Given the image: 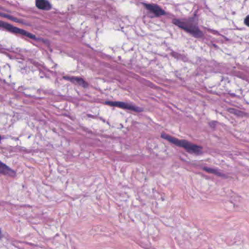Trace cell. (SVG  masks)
Segmentation results:
<instances>
[{
  "instance_id": "1",
  "label": "cell",
  "mask_w": 249,
  "mask_h": 249,
  "mask_svg": "<svg viewBox=\"0 0 249 249\" xmlns=\"http://www.w3.org/2000/svg\"><path fill=\"white\" fill-rule=\"evenodd\" d=\"M161 137L164 138V139L167 140V141H169L171 143L175 145V146H178L179 147H181V148H184V149H186L187 151L189 153H191V154H201L202 152V147L197 146V145L193 144L191 142H189L186 140H178L177 138H175L173 137H171L169 135H167L165 133H161Z\"/></svg>"
},
{
  "instance_id": "2",
  "label": "cell",
  "mask_w": 249,
  "mask_h": 249,
  "mask_svg": "<svg viewBox=\"0 0 249 249\" xmlns=\"http://www.w3.org/2000/svg\"><path fill=\"white\" fill-rule=\"evenodd\" d=\"M173 23L187 32L195 36V37H199L203 35V33L199 30V27L197 26V23L195 18H189L186 20L175 19V20H173Z\"/></svg>"
},
{
  "instance_id": "3",
  "label": "cell",
  "mask_w": 249,
  "mask_h": 249,
  "mask_svg": "<svg viewBox=\"0 0 249 249\" xmlns=\"http://www.w3.org/2000/svg\"><path fill=\"white\" fill-rule=\"evenodd\" d=\"M0 27L7 29V30L11 31V32L20 34V35L26 36V37L31 38V39H36V37L34 35H32V34H31V33L28 32V31L23 30V29H21L20 28H18V27L12 26V25L10 24V23L4 22V21H0Z\"/></svg>"
},
{
  "instance_id": "4",
  "label": "cell",
  "mask_w": 249,
  "mask_h": 249,
  "mask_svg": "<svg viewBox=\"0 0 249 249\" xmlns=\"http://www.w3.org/2000/svg\"><path fill=\"white\" fill-rule=\"evenodd\" d=\"M105 103L110 106H113V107L123 108V109L130 110H132V111H135V112H142V110L141 109V108L136 107V106L131 105V104L123 103V102L108 101V102H106Z\"/></svg>"
},
{
  "instance_id": "5",
  "label": "cell",
  "mask_w": 249,
  "mask_h": 249,
  "mask_svg": "<svg viewBox=\"0 0 249 249\" xmlns=\"http://www.w3.org/2000/svg\"><path fill=\"white\" fill-rule=\"evenodd\" d=\"M145 7L148 9L149 11L153 12L156 16H161L166 14V12L162 8L159 7V5H154V4H143Z\"/></svg>"
},
{
  "instance_id": "6",
  "label": "cell",
  "mask_w": 249,
  "mask_h": 249,
  "mask_svg": "<svg viewBox=\"0 0 249 249\" xmlns=\"http://www.w3.org/2000/svg\"><path fill=\"white\" fill-rule=\"evenodd\" d=\"M0 174L9 176H14L16 173H15L14 170H12L11 168H10L8 166L5 165L2 161H0Z\"/></svg>"
},
{
  "instance_id": "7",
  "label": "cell",
  "mask_w": 249,
  "mask_h": 249,
  "mask_svg": "<svg viewBox=\"0 0 249 249\" xmlns=\"http://www.w3.org/2000/svg\"><path fill=\"white\" fill-rule=\"evenodd\" d=\"M36 6L39 9L45 10H50L51 8V5H50V2L48 1H45V0H38V1L36 2Z\"/></svg>"
},
{
  "instance_id": "8",
  "label": "cell",
  "mask_w": 249,
  "mask_h": 249,
  "mask_svg": "<svg viewBox=\"0 0 249 249\" xmlns=\"http://www.w3.org/2000/svg\"><path fill=\"white\" fill-rule=\"evenodd\" d=\"M67 80H71V81L75 83V84H78V85H80V86H81L83 87H87L88 86V84L84 80H83L82 78H67L66 77L65 78Z\"/></svg>"
},
{
  "instance_id": "9",
  "label": "cell",
  "mask_w": 249,
  "mask_h": 249,
  "mask_svg": "<svg viewBox=\"0 0 249 249\" xmlns=\"http://www.w3.org/2000/svg\"><path fill=\"white\" fill-rule=\"evenodd\" d=\"M229 111L230 113H232L233 114L237 115V116H243L245 115L244 113L240 111V110H235V109H229Z\"/></svg>"
},
{
  "instance_id": "10",
  "label": "cell",
  "mask_w": 249,
  "mask_h": 249,
  "mask_svg": "<svg viewBox=\"0 0 249 249\" xmlns=\"http://www.w3.org/2000/svg\"><path fill=\"white\" fill-rule=\"evenodd\" d=\"M204 170H205V171L210 172V173H213V174H216V175H221L220 172H218V171H216V170H214V169H211V168L205 167V168H204Z\"/></svg>"
},
{
  "instance_id": "11",
  "label": "cell",
  "mask_w": 249,
  "mask_h": 249,
  "mask_svg": "<svg viewBox=\"0 0 249 249\" xmlns=\"http://www.w3.org/2000/svg\"><path fill=\"white\" fill-rule=\"evenodd\" d=\"M0 16H4V17H6V18H9V19H10V20H12V21H17V22H20V21L18 20V19L15 18L14 17H12V16H8V15H7V14H3V13H2V12H0Z\"/></svg>"
},
{
  "instance_id": "12",
  "label": "cell",
  "mask_w": 249,
  "mask_h": 249,
  "mask_svg": "<svg viewBox=\"0 0 249 249\" xmlns=\"http://www.w3.org/2000/svg\"><path fill=\"white\" fill-rule=\"evenodd\" d=\"M248 21H249V16H246V19H245V24H246V26H248V24H249Z\"/></svg>"
},
{
  "instance_id": "13",
  "label": "cell",
  "mask_w": 249,
  "mask_h": 249,
  "mask_svg": "<svg viewBox=\"0 0 249 249\" xmlns=\"http://www.w3.org/2000/svg\"><path fill=\"white\" fill-rule=\"evenodd\" d=\"M2 231L0 230V239L2 238Z\"/></svg>"
},
{
  "instance_id": "14",
  "label": "cell",
  "mask_w": 249,
  "mask_h": 249,
  "mask_svg": "<svg viewBox=\"0 0 249 249\" xmlns=\"http://www.w3.org/2000/svg\"><path fill=\"white\" fill-rule=\"evenodd\" d=\"M0 141H1V137H0Z\"/></svg>"
}]
</instances>
